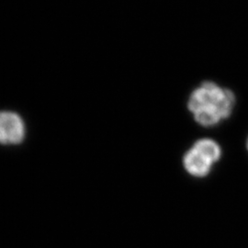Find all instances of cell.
Listing matches in <instances>:
<instances>
[{"label": "cell", "mask_w": 248, "mask_h": 248, "mask_svg": "<svg viewBox=\"0 0 248 248\" xmlns=\"http://www.w3.org/2000/svg\"><path fill=\"white\" fill-rule=\"evenodd\" d=\"M25 136V125L20 116L11 111H0V143L18 144Z\"/></svg>", "instance_id": "cell-3"}, {"label": "cell", "mask_w": 248, "mask_h": 248, "mask_svg": "<svg viewBox=\"0 0 248 248\" xmlns=\"http://www.w3.org/2000/svg\"><path fill=\"white\" fill-rule=\"evenodd\" d=\"M221 145L212 138H201L186 150L182 164L186 173L191 177L202 178L207 177L213 167L221 159Z\"/></svg>", "instance_id": "cell-2"}, {"label": "cell", "mask_w": 248, "mask_h": 248, "mask_svg": "<svg viewBox=\"0 0 248 248\" xmlns=\"http://www.w3.org/2000/svg\"><path fill=\"white\" fill-rule=\"evenodd\" d=\"M247 149H248V139H247Z\"/></svg>", "instance_id": "cell-4"}, {"label": "cell", "mask_w": 248, "mask_h": 248, "mask_svg": "<svg viewBox=\"0 0 248 248\" xmlns=\"http://www.w3.org/2000/svg\"><path fill=\"white\" fill-rule=\"evenodd\" d=\"M236 105L235 92L212 79L196 85L186 102V109L194 122L203 128H213L230 119Z\"/></svg>", "instance_id": "cell-1"}]
</instances>
